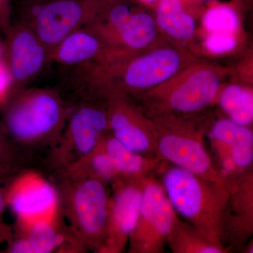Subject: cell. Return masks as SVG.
Listing matches in <instances>:
<instances>
[{
    "label": "cell",
    "mask_w": 253,
    "mask_h": 253,
    "mask_svg": "<svg viewBox=\"0 0 253 253\" xmlns=\"http://www.w3.org/2000/svg\"><path fill=\"white\" fill-rule=\"evenodd\" d=\"M61 96L49 89H28L11 95L3 103V124L12 140L29 154L56 146L67 122Z\"/></svg>",
    "instance_id": "1"
},
{
    "label": "cell",
    "mask_w": 253,
    "mask_h": 253,
    "mask_svg": "<svg viewBox=\"0 0 253 253\" xmlns=\"http://www.w3.org/2000/svg\"><path fill=\"white\" fill-rule=\"evenodd\" d=\"M162 185L176 213L213 244L225 248L223 224L230 183L204 179L174 166L163 172Z\"/></svg>",
    "instance_id": "2"
},
{
    "label": "cell",
    "mask_w": 253,
    "mask_h": 253,
    "mask_svg": "<svg viewBox=\"0 0 253 253\" xmlns=\"http://www.w3.org/2000/svg\"><path fill=\"white\" fill-rule=\"evenodd\" d=\"M60 213L84 251L99 253L107 236L111 197L106 183L60 176Z\"/></svg>",
    "instance_id": "3"
},
{
    "label": "cell",
    "mask_w": 253,
    "mask_h": 253,
    "mask_svg": "<svg viewBox=\"0 0 253 253\" xmlns=\"http://www.w3.org/2000/svg\"><path fill=\"white\" fill-rule=\"evenodd\" d=\"M109 0H21L26 26L49 51L71 33L97 21Z\"/></svg>",
    "instance_id": "4"
},
{
    "label": "cell",
    "mask_w": 253,
    "mask_h": 253,
    "mask_svg": "<svg viewBox=\"0 0 253 253\" xmlns=\"http://www.w3.org/2000/svg\"><path fill=\"white\" fill-rule=\"evenodd\" d=\"M162 184L145 178L139 217L129 239V253H161L179 219Z\"/></svg>",
    "instance_id": "5"
},
{
    "label": "cell",
    "mask_w": 253,
    "mask_h": 253,
    "mask_svg": "<svg viewBox=\"0 0 253 253\" xmlns=\"http://www.w3.org/2000/svg\"><path fill=\"white\" fill-rule=\"evenodd\" d=\"M109 129L107 110L84 103L73 111L57 144L50 151L49 162L62 170L90 153Z\"/></svg>",
    "instance_id": "6"
},
{
    "label": "cell",
    "mask_w": 253,
    "mask_h": 253,
    "mask_svg": "<svg viewBox=\"0 0 253 253\" xmlns=\"http://www.w3.org/2000/svg\"><path fill=\"white\" fill-rule=\"evenodd\" d=\"M156 154L191 174L217 182L229 184L224 173L213 164L205 149L201 138L187 129L165 128L154 124Z\"/></svg>",
    "instance_id": "7"
},
{
    "label": "cell",
    "mask_w": 253,
    "mask_h": 253,
    "mask_svg": "<svg viewBox=\"0 0 253 253\" xmlns=\"http://www.w3.org/2000/svg\"><path fill=\"white\" fill-rule=\"evenodd\" d=\"M7 201L16 224L51 220L61 214L56 186L33 171L25 169L10 181Z\"/></svg>",
    "instance_id": "8"
},
{
    "label": "cell",
    "mask_w": 253,
    "mask_h": 253,
    "mask_svg": "<svg viewBox=\"0 0 253 253\" xmlns=\"http://www.w3.org/2000/svg\"><path fill=\"white\" fill-rule=\"evenodd\" d=\"M14 236L5 253H84V248L75 237L60 214L51 220L16 224Z\"/></svg>",
    "instance_id": "9"
},
{
    "label": "cell",
    "mask_w": 253,
    "mask_h": 253,
    "mask_svg": "<svg viewBox=\"0 0 253 253\" xmlns=\"http://www.w3.org/2000/svg\"><path fill=\"white\" fill-rule=\"evenodd\" d=\"M221 73L212 66H198L184 73L161 93L164 106L179 113H194L207 107L219 92Z\"/></svg>",
    "instance_id": "10"
},
{
    "label": "cell",
    "mask_w": 253,
    "mask_h": 253,
    "mask_svg": "<svg viewBox=\"0 0 253 253\" xmlns=\"http://www.w3.org/2000/svg\"><path fill=\"white\" fill-rule=\"evenodd\" d=\"M144 179L113 183L107 236L99 253H119L126 249L139 217Z\"/></svg>",
    "instance_id": "11"
},
{
    "label": "cell",
    "mask_w": 253,
    "mask_h": 253,
    "mask_svg": "<svg viewBox=\"0 0 253 253\" xmlns=\"http://www.w3.org/2000/svg\"><path fill=\"white\" fill-rule=\"evenodd\" d=\"M106 110L113 137L138 154L156 152L154 123L145 120L122 95L110 96Z\"/></svg>",
    "instance_id": "12"
},
{
    "label": "cell",
    "mask_w": 253,
    "mask_h": 253,
    "mask_svg": "<svg viewBox=\"0 0 253 253\" xmlns=\"http://www.w3.org/2000/svg\"><path fill=\"white\" fill-rule=\"evenodd\" d=\"M8 70L16 86L36 77L50 57L49 51L31 28L24 24L6 30Z\"/></svg>",
    "instance_id": "13"
},
{
    "label": "cell",
    "mask_w": 253,
    "mask_h": 253,
    "mask_svg": "<svg viewBox=\"0 0 253 253\" xmlns=\"http://www.w3.org/2000/svg\"><path fill=\"white\" fill-rule=\"evenodd\" d=\"M183 60L180 51L169 47L143 55L125 67L121 75L123 87L140 91L162 85L179 72Z\"/></svg>",
    "instance_id": "14"
},
{
    "label": "cell",
    "mask_w": 253,
    "mask_h": 253,
    "mask_svg": "<svg viewBox=\"0 0 253 253\" xmlns=\"http://www.w3.org/2000/svg\"><path fill=\"white\" fill-rule=\"evenodd\" d=\"M230 182V196L224 215V239L236 244L245 242L253 230V172Z\"/></svg>",
    "instance_id": "15"
},
{
    "label": "cell",
    "mask_w": 253,
    "mask_h": 253,
    "mask_svg": "<svg viewBox=\"0 0 253 253\" xmlns=\"http://www.w3.org/2000/svg\"><path fill=\"white\" fill-rule=\"evenodd\" d=\"M102 52V41L94 33L80 28L68 35L51 57L65 66H81L92 61Z\"/></svg>",
    "instance_id": "16"
},
{
    "label": "cell",
    "mask_w": 253,
    "mask_h": 253,
    "mask_svg": "<svg viewBox=\"0 0 253 253\" xmlns=\"http://www.w3.org/2000/svg\"><path fill=\"white\" fill-rule=\"evenodd\" d=\"M100 143L112 160L120 175V180H132L146 177L145 174L161 160L146 158L128 149L116 138L105 133Z\"/></svg>",
    "instance_id": "17"
},
{
    "label": "cell",
    "mask_w": 253,
    "mask_h": 253,
    "mask_svg": "<svg viewBox=\"0 0 253 253\" xmlns=\"http://www.w3.org/2000/svg\"><path fill=\"white\" fill-rule=\"evenodd\" d=\"M59 173L61 176L98 179L106 184H113L121 179L112 160L100 141L90 153L59 171Z\"/></svg>",
    "instance_id": "18"
},
{
    "label": "cell",
    "mask_w": 253,
    "mask_h": 253,
    "mask_svg": "<svg viewBox=\"0 0 253 253\" xmlns=\"http://www.w3.org/2000/svg\"><path fill=\"white\" fill-rule=\"evenodd\" d=\"M156 21L166 34L177 41H189L196 31L194 18L184 10L181 0H159Z\"/></svg>",
    "instance_id": "19"
},
{
    "label": "cell",
    "mask_w": 253,
    "mask_h": 253,
    "mask_svg": "<svg viewBox=\"0 0 253 253\" xmlns=\"http://www.w3.org/2000/svg\"><path fill=\"white\" fill-rule=\"evenodd\" d=\"M175 253H224L228 249L213 244L189 223L178 219L168 243Z\"/></svg>",
    "instance_id": "20"
},
{
    "label": "cell",
    "mask_w": 253,
    "mask_h": 253,
    "mask_svg": "<svg viewBox=\"0 0 253 253\" xmlns=\"http://www.w3.org/2000/svg\"><path fill=\"white\" fill-rule=\"evenodd\" d=\"M212 136L214 141L230 149L231 157L253 154V131L229 118H222L214 123Z\"/></svg>",
    "instance_id": "21"
},
{
    "label": "cell",
    "mask_w": 253,
    "mask_h": 253,
    "mask_svg": "<svg viewBox=\"0 0 253 253\" xmlns=\"http://www.w3.org/2000/svg\"><path fill=\"white\" fill-rule=\"evenodd\" d=\"M219 104L233 122L245 126L252 124L253 94L251 89L236 84L227 86L219 96Z\"/></svg>",
    "instance_id": "22"
},
{
    "label": "cell",
    "mask_w": 253,
    "mask_h": 253,
    "mask_svg": "<svg viewBox=\"0 0 253 253\" xmlns=\"http://www.w3.org/2000/svg\"><path fill=\"white\" fill-rule=\"evenodd\" d=\"M157 32L156 18L146 12L132 16L117 34L123 44L129 49H144L154 42Z\"/></svg>",
    "instance_id": "23"
},
{
    "label": "cell",
    "mask_w": 253,
    "mask_h": 253,
    "mask_svg": "<svg viewBox=\"0 0 253 253\" xmlns=\"http://www.w3.org/2000/svg\"><path fill=\"white\" fill-rule=\"evenodd\" d=\"M203 23L206 31L211 33L234 34L239 27L238 13L232 6L218 4L205 13Z\"/></svg>",
    "instance_id": "24"
},
{
    "label": "cell",
    "mask_w": 253,
    "mask_h": 253,
    "mask_svg": "<svg viewBox=\"0 0 253 253\" xmlns=\"http://www.w3.org/2000/svg\"><path fill=\"white\" fill-rule=\"evenodd\" d=\"M236 41L233 34L211 33L205 41V46L214 54H224L235 49Z\"/></svg>",
    "instance_id": "25"
},
{
    "label": "cell",
    "mask_w": 253,
    "mask_h": 253,
    "mask_svg": "<svg viewBox=\"0 0 253 253\" xmlns=\"http://www.w3.org/2000/svg\"><path fill=\"white\" fill-rule=\"evenodd\" d=\"M8 184L0 181V245L8 244L14 236V226L4 219L5 210L8 207Z\"/></svg>",
    "instance_id": "26"
},
{
    "label": "cell",
    "mask_w": 253,
    "mask_h": 253,
    "mask_svg": "<svg viewBox=\"0 0 253 253\" xmlns=\"http://www.w3.org/2000/svg\"><path fill=\"white\" fill-rule=\"evenodd\" d=\"M11 78L8 68L0 61V103H4L9 97Z\"/></svg>",
    "instance_id": "27"
},
{
    "label": "cell",
    "mask_w": 253,
    "mask_h": 253,
    "mask_svg": "<svg viewBox=\"0 0 253 253\" xmlns=\"http://www.w3.org/2000/svg\"><path fill=\"white\" fill-rule=\"evenodd\" d=\"M13 0H0V28L6 31L11 25Z\"/></svg>",
    "instance_id": "28"
},
{
    "label": "cell",
    "mask_w": 253,
    "mask_h": 253,
    "mask_svg": "<svg viewBox=\"0 0 253 253\" xmlns=\"http://www.w3.org/2000/svg\"><path fill=\"white\" fill-rule=\"evenodd\" d=\"M139 1H142L144 4H154L155 3L158 2L159 0H139Z\"/></svg>",
    "instance_id": "29"
}]
</instances>
